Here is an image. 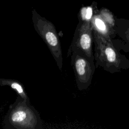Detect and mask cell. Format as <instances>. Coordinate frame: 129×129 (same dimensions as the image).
<instances>
[{"label": "cell", "mask_w": 129, "mask_h": 129, "mask_svg": "<svg viewBox=\"0 0 129 129\" xmlns=\"http://www.w3.org/2000/svg\"><path fill=\"white\" fill-rule=\"evenodd\" d=\"M3 127L7 129H39L42 121L39 112L31 105L30 101L18 96L9 106L5 116Z\"/></svg>", "instance_id": "1"}, {"label": "cell", "mask_w": 129, "mask_h": 129, "mask_svg": "<svg viewBox=\"0 0 129 129\" xmlns=\"http://www.w3.org/2000/svg\"><path fill=\"white\" fill-rule=\"evenodd\" d=\"M32 20L34 29L43 40L60 71L63 65L62 52L59 36L53 24L36 11H32Z\"/></svg>", "instance_id": "2"}, {"label": "cell", "mask_w": 129, "mask_h": 129, "mask_svg": "<svg viewBox=\"0 0 129 129\" xmlns=\"http://www.w3.org/2000/svg\"><path fill=\"white\" fill-rule=\"evenodd\" d=\"M71 64L74 71L77 86L79 90L86 89L89 85L92 76V67L88 58L84 54L72 51Z\"/></svg>", "instance_id": "3"}, {"label": "cell", "mask_w": 129, "mask_h": 129, "mask_svg": "<svg viewBox=\"0 0 129 129\" xmlns=\"http://www.w3.org/2000/svg\"><path fill=\"white\" fill-rule=\"evenodd\" d=\"M92 32L89 23L85 22L76 30L70 50L79 52L88 58L92 56Z\"/></svg>", "instance_id": "4"}, {"label": "cell", "mask_w": 129, "mask_h": 129, "mask_svg": "<svg viewBox=\"0 0 129 129\" xmlns=\"http://www.w3.org/2000/svg\"><path fill=\"white\" fill-rule=\"evenodd\" d=\"M99 57L107 66H117L119 64L118 54L109 39L98 33H94Z\"/></svg>", "instance_id": "5"}, {"label": "cell", "mask_w": 129, "mask_h": 129, "mask_svg": "<svg viewBox=\"0 0 129 129\" xmlns=\"http://www.w3.org/2000/svg\"><path fill=\"white\" fill-rule=\"evenodd\" d=\"M0 86H9L12 89L15 91L18 96L24 99L30 101L29 98L24 87L23 85L19 81L11 79L0 78Z\"/></svg>", "instance_id": "6"}, {"label": "cell", "mask_w": 129, "mask_h": 129, "mask_svg": "<svg viewBox=\"0 0 129 129\" xmlns=\"http://www.w3.org/2000/svg\"><path fill=\"white\" fill-rule=\"evenodd\" d=\"M94 25L98 34L106 38L109 39L108 30L104 22L99 18H96L94 20Z\"/></svg>", "instance_id": "7"}, {"label": "cell", "mask_w": 129, "mask_h": 129, "mask_svg": "<svg viewBox=\"0 0 129 129\" xmlns=\"http://www.w3.org/2000/svg\"><path fill=\"white\" fill-rule=\"evenodd\" d=\"M92 9L89 7L86 10V14L85 19H86L87 20L90 19L91 18V16H92Z\"/></svg>", "instance_id": "8"}]
</instances>
